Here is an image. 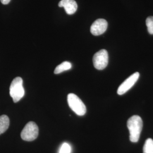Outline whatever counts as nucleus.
<instances>
[{
    "mask_svg": "<svg viewBox=\"0 0 153 153\" xmlns=\"http://www.w3.org/2000/svg\"><path fill=\"white\" fill-rule=\"evenodd\" d=\"M59 6L64 7L66 13L71 15L74 14L77 10V4L74 0H61L59 3Z\"/></svg>",
    "mask_w": 153,
    "mask_h": 153,
    "instance_id": "6e6552de",
    "label": "nucleus"
},
{
    "mask_svg": "<svg viewBox=\"0 0 153 153\" xmlns=\"http://www.w3.org/2000/svg\"><path fill=\"white\" fill-rule=\"evenodd\" d=\"M10 95L14 103H17L24 97L25 89L22 78L18 76L13 80L10 86Z\"/></svg>",
    "mask_w": 153,
    "mask_h": 153,
    "instance_id": "f03ea898",
    "label": "nucleus"
},
{
    "mask_svg": "<svg viewBox=\"0 0 153 153\" xmlns=\"http://www.w3.org/2000/svg\"><path fill=\"white\" fill-rule=\"evenodd\" d=\"M39 134V128L35 123L30 121L24 127L21 136L22 140L26 141H33L35 140Z\"/></svg>",
    "mask_w": 153,
    "mask_h": 153,
    "instance_id": "20e7f679",
    "label": "nucleus"
},
{
    "mask_svg": "<svg viewBox=\"0 0 153 153\" xmlns=\"http://www.w3.org/2000/svg\"><path fill=\"white\" fill-rule=\"evenodd\" d=\"M143 153H153V140L152 138L146 140L143 148Z\"/></svg>",
    "mask_w": 153,
    "mask_h": 153,
    "instance_id": "9b49d317",
    "label": "nucleus"
},
{
    "mask_svg": "<svg viewBox=\"0 0 153 153\" xmlns=\"http://www.w3.org/2000/svg\"><path fill=\"white\" fill-rule=\"evenodd\" d=\"M146 25L148 28V32L151 34L153 35V16H149L146 20Z\"/></svg>",
    "mask_w": 153,
    "mask_h": 153,
    "instance_id": "f8f14e48",
    "label": "nucleus"
},
{
    "mask_svg": "<svg viewBox=\"0 0 153 153\" xmlns=\"http://www.w3.org/2000/svg\"><path fill=\"white\" fill-rule=\"evenodd\" d=\"M94 67L98 70L105 69L108 64V54L105 49H101L94 55L93 59Z\"/></svg>",
    "mask_w": 153,
    "mask_h": 153,
    "instance_id": "39448f33",
    "label": "nucleus"
},
{
    "mask_svg": "<svg viewBox=\"0 0 153 153\" xmlns=\"http://www.w3.org/2000/svg\"><path fill=\"white\" fill-rule=\"evenodd\" d=\"M9 124L10 120L7 116L3 115L0 116V135L7 130Z\"/></svg>",
    "mask_w": 153,
    "mask_h": 153,
    "instance_id": "1a4fd4ad",
    "label": "nucleus"
},
{
    "mask_svg": "<svg viewBox=\"0 0 153 153\" xmlns=\"http://www.w3.org/2000/svg\"><path fill=\"white\" fill-rule=\"evenodd\" d=\"M140 77V73L136 72L123 82L117 89V94L121 95L129 90L136 83Z\"/></svg>",
    "mask_w": 153,
    "mask_h": 153,
    "instance_id": "423d86ee",
    "label": "nucleus"
},
{
    "mask_svg": "<svg viewBox=\"0 0 153 153\" xmlns=\"http://www.w3.org/2000/svg\"><path fill=\"white\" fill-rule=\"evenodd\" d=\"M127 126L129 131V139L132 142L138 141L143 127V121L140 116L134 115L127 121Z\"/></svg>",
    "mask_w": 153,
    "mask_h": 153,
    "instance_id": "f257e3e1",
    "label": "nucleus"
},
{
    "mask_svg": "<svg viewBox=\"0 0 153 153\" xmlns=\"http://www.w3.org/2000/svg\"><path fill=\"white\" fill-rule=\"evenodd\" d=\"M108 23L104 19H98L93 23L90 28V32L94 36H99L107 30Z\"/></svg>",
    "mask_w": 153,
    "mask_h": 153,
    "instance_id": "0eeeda50",
    "label": "nucleus"
},
{
    "mask_svg": "<svg viewBox=\"0 0 153 153\" xmlns=\"http://www.w3.org/2000/svg\"><path fill=\"white\" fill-rule=\"evenodd\" d=\"M71 153V146L68 143H64L61 146L59 153Z\"/></svg>",
    "mask_w": 153,
    "mask_h": 153,
    "instance_id": "ddd939ff",
    "label": "nucleus"
},
{
    "mask_svg": "<svg viewBox=\"0 0 153 153\" xmlns=\"http://www.w3.org/2000/svg\"><path fill=\"white\" fill-rule=\"evenodd\" d=\"M68 103L69 107L78 116H83L86 113V107L81 99L74 94L68 95Z\"/></svg>",
    "mask_w": 153,
    "mask_h": 153,
    "instance_id": "7ed1b4c3",
    "label": "nucleus"
},
{
    "mask_svg": "<svg viewBox=\"0 0 153 153\" xmlns=\"http://www.w3.org/2000/svg\"><path fill=\"white\" fill-rule=\"evenodd\" d=\"M71 62L68 61H64L62 62L59 65L57 66L55 68L54 73L57 74H60L63 71H68L71 69Z\"/></svg>",
    "mask_w": 153,
    "mask_h": 153,
    "instance_id": "9d476101",
    "label": "nucleus"
},
{
    "mask_svg": "<svg viewBox=\"0 0 153 153\" xmlns=\"http://www.w3.org/2000/svg\"><path fill=\"white\" fill-rule=\"evenodd\" d=\"M0 1H1V3L2 4L7 5V4H8L10 2L11 0H0Z\"/></svg>",
    "mask_w": 153,
    "mask_h": 153,
    "instance_id": "4468645a",
    "label": "nucleus"
}]
</instances>
